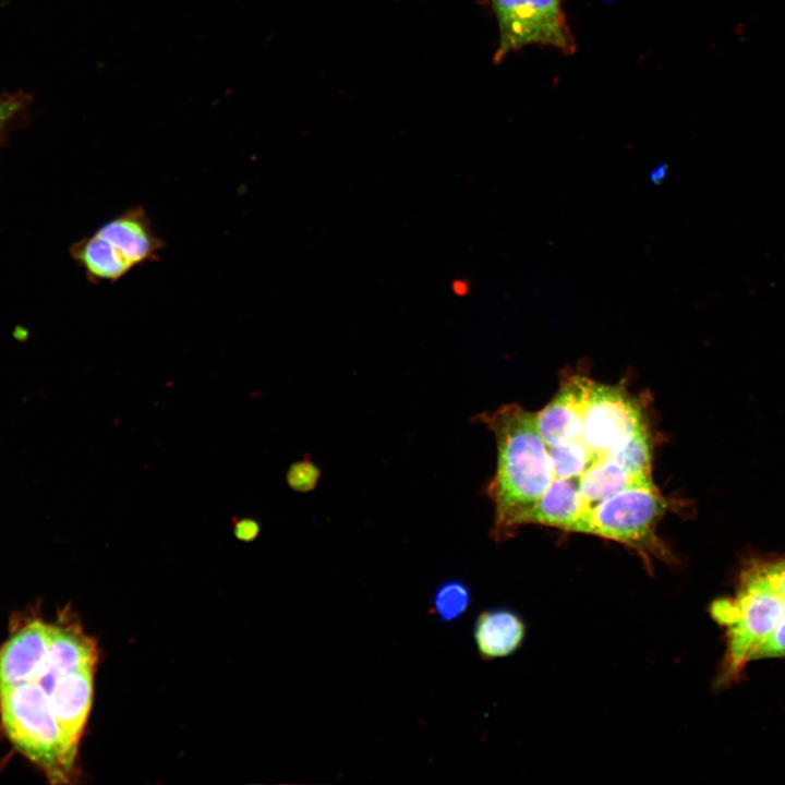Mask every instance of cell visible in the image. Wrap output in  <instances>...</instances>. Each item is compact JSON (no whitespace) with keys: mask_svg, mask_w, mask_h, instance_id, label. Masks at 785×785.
Masks as SVG:
<instances>
[{"mask_svg":"<svg viewBox=\"0 0 785 785\" xmlns=\"http://www.w3.org/2000/svg\"><path fill=\"white\" fill-rule=\"evenodd\" d=\"M473 420L483 423L496 442V470L485 490L494 505L491 538L500 543L530 524L539 499L554 478L551 457L539 434L535 413L519 404H504Z\"/></svg>","mask_w":785,"mask_h":785,"instance_id":"6da1fadb","label":"cell"},{"mask_svg":"<svg viewBox=\"0 0 785 785\" xmlns=\"http://www.w3.org/2000/svg\"><path fill=\"white\" fill-rule=\"evenodd\" d=\"M710 611L725 630L727 647L720 680L725 683L742 669L752 650L777 627L785 614V593L766 563L756 561L742 572L736 593L714 601Z\"/></svg>","mask_w":785,"mask_h":785,"instance_id":"7a4b0ae2","label":"cell"},{"mask_svg":"<svg viewBox=\"0 0 785 785\" xmlns=\"http://www.w3.org/2000/svg\"><path fill=\"white\" fill-rule=\"evenodd\" d=\"M142 205L131 206L74 242L69 254L92 283L116 282L135 267L156 262L165 249Z\"/></svg>","mask_w":785,"mask_h":785,"instance_id":"3957f363","label":"cell"},{"mask_svg":"<svg viewBox=\"0 0 785 785\" xmlns=\"http://www.w3.org/2000/svg\"><path fill=\"white\" fill-rule=\"evenodd\" d=\"M0 716L10 741L39 765L52 782H67L74 759L52 712L47 691L37 681L0 686Z\"/></svg>","mask_w":785,"mask_h":785,"instance_id":"277c9868","label":"cell"},{"mask_svg":"<svg viewBox=\"0 0 785 785\" xmlns=\"http://www.w3.org/2000/svg\"><path fill=\"white\" fill-rule=\"evenodd\" d=\"M668 507L655 484L623 490L594 505L581 533L621 543L636 551L649 568L653 560H673L656 527Z\"/></svg>","mask_w":785,"mask_h":785,"instance_id":"5b68a950","label":"cell"},{"mask_svg":"<svg viewBox=\"0 0 785 785\" xmlns=\"http://www.w3.org/2000/svg\"><path fill=\"white\" fill-rule=\"evenodd\" d=\"M648 427L641 402L625 386L592 381L580 440L596 461Z\"/></svg>","mask_w":785,"mask_h":785,"instance_id":"8992f818","label":"cell"},{"mask_svg":"<svg viewBox=\"0 0 785 785\" xmlns=\"http://www.w3.org/2000/svg\"><path fill=\"white\" fill-rule=\"evenodd\" d=\"M499 46L495 60L528 45H545L572 53L576 44L561 10V0H492Z\"/></svg>","mask_w":785,"mask_h":785,"instance_id":"52a82bcc","label":"cell"},{"mask_svg":"<svg viewBox=\"0 0 785 785\" xmlns=\"http://www.w3.org/2000/svg\"><path fill=\"white\" fill-rule=\"evenodd\" d=\"M591 383L583 374H566L555 397L535 413L539 434L547 447L581 438Z\"/></svg>","mask_w":785,"mask_h":785,"instance_id":"ba28073f","label":"cell"},{"mask_svg":"<svg viewBox=\"0 0 785 785\" xmlns=\"http://www.w3.org/2000/svg\"><path fill=\"white\" fill-rule=\"evenodd\" d=\"M94 673L95 667H82L61 674L47 692L68 752L74 760L92 706Z\"/></svg>","mask_w":785,"mask_h":785,"instance_id":"9c48e42d","label":"cell"},{"mask_svg":"<svg viewBox=\"0 0 785 785\" xmlns=\"http://www.w3.org/2000/svg\"><path fill=\"white\" fill-rule=\"evenodd\" d=\"M50 624L33 619L0 647V686L36 679L45 663Z\"/></svg>","mask_w":785,"mask_h":785,"instance_id":"30bf717a","label":"cell"},{"mask_svg":"<svg viewBox=\"0 0 785 785\" xmlns=\"http://www.w3.org/2000/svg\"><path fill=\"white\" fill-rule=\"evenodd\" d=\"M590 510L580 493L579 481L554 478L539 499L530 524L581 533Z\"/></svg>","mask_w":785,"mask_h":785,"instance_id":"8fae6325","label":"cell"},{"mask_svg":"<svg viewBox=\"0 0 785 785\" xmlns=\"http://www.w3.org/2000/svg\"><path fill=\"white\" fill-rule=\"evenodd\" d=\"M97 645L76 623L59 619L50 625L49 645L45 663L38 675L57 678L82 667H96Z\"/></svg>","mask_w":785,"mask_h":785,"instance_id":"7c38bea8","label":"cell"},{"mask_svg":"<svg viewBox=\"0 0 785 785\" xmlns=\"http://www.w3.org/2000/svg\"><path fill=\"white\" fill-rule=\"evenodd\" d=\"M474 645L486 661L515 653L526 637L524 621L508 608H491L481 612L473 624Z\"/></svg>","mask_w":785,"mask_h":785,"instance_id":"4fadbf2b","label":"cell"},{"mask_svg":"<svg viewBox=\"0 0 785 785\" xmlns=\"http://www.w3.org/2000/svg\"><path fill=\"white\" fill-rule=\"evenodd\" d=\"M651 484L653 481L635 476L609 457L593 463L579 479L580 493L591 508L623 490Z\"/></svg>","mask_w":785,"mask_h":785,"instance_id":"5bb4252c","label":"cell"},{"mask_svg":"<svg viewBox=\"0 0 785 785\" xmlns=\"http://www.w3.org/2000/svg\"><path fill=\"white\" fill-rule=\"evenodd\" d=\"M471 602L469 585L460 579H448L435 588L428 611L439 623L450 624L462 617Z\"/></svg>","mask_w":785,"mask_h":785,"instance_id":"9a60e30c","label":"cell"},{"mask_svg":"<svg viewBox=\"0 0 785 785\" xmlns=\"http://www.w3.org/2000/svg\"><path fill=\"white\" fill-rule=\"evenodd\" d=\"M554 478L579 481L584 471L596 462L579 439L569 444L548 446ZM553 478V479H554Z\"/></svg>","mask_w":785,"mask_h":785,"instance_id":"2e32d148","label":"cell"},{"mask_svg":"<svg viewBox=\"0 0 785 785\" xmlns=\"http://www.w3.org/2000/svg\"><path fill=\"white\" fill-rule=\"evenodd\" d=\"M777 585L785 593V559L765 561ZM785 656V614L774 631L749 654L748 662Z\"/></svg>","mask_w":785,"mask_h":785,"instance_id":"e0dca14e","label":"cell"},{"mask_svg":"<svg viewBox=\"0 0 785 785\" xmlns=\"http://www.w3.org/2000/svg\"><path fill=\"white\" fill-rule=\"evenodd\" d=\"M34 97L24 90L0 94V144L10 128L29 112Z\"/></svg>","mask_w":785,"mask_h":785,"instance_id":"ac0fdd59","label":"cell"},{"mask_svg":"<svg viewBox=\"0 0 785 785\" xmlns=\"http://www.w3.org/2000/svg\"><path fill=\"white\" fill-rule=\"evenodd\" d=\"M321 476L319 469L307 457L290 466L287 471V483L293 491L305 493L312 491Z\"/></svg>","mask_w":785,"mask_h":785,"instance_id":"d6986e66","label":"cell"},{"mask_svg":"<svg viewBox=\"0 0 785 785\" xmlns=\"http://www.w3.org/2000/svg\"><path fill=\"white\" fill-rule=\"evenodd\" d=\"M232 527L234 536L242 542L254 541L259 532L261 524L257 520L252 518H232Z\"/></svg>","mask_w":785,"mask_h":785,"instance_id":"ffe728a7","label":"cell"},{"mask_svg":"<svg viewBox=\"0 0 785 785\" xmlns=\"http://www.w3.org/2000/svg\"><path fill=\"white\" fill-rule=\"evenodd\" d=\"M668 174V166L666 164H661L652 169L650 172V180L653 184H662Z\"/></svg>","mask_w":785,"mask_h":785,"instance_id":"44dd1931","label":"cell"}]
</instances>
